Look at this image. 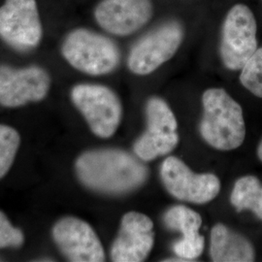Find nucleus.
Masks as SVG:
<instances>
[{
    "label": "nucleus",
    "mask_w": 262,
    "mask_h": 262,
    "mask_svg": "<svg viewBox=\"0 0 262 262\" xmlns=\"http://www.w3.org/2000/svg\"><path fill=\"white\" fill-rule=\"evenodd\" d=\"M148 128L135 142L133 150L143 161L168 155L179 143L178 123L168 104L159 97H152L146 105Z\"/></svg>",
    "instance_id": "423d86ee"
},
{
    "label": "nucleus",
    "mask_w": 262,
    "mask_h": 262,
    "mask_svg": "<svg viewBox=\"0 0 262 262\" xmlns=\"http://www.w3.org/2000/svg\"><path fill=\"white\" fill-rule=\"evenodd\" d=\"M24 243V234L10 224L9 220L0 212V249L19 247Z\"/></svg>",
    "instance_id": "6ab92c4d"
},
{
    "label": "nucleus",
    "mask_w": 262,
    "mask_h": 262,
    "mask_svg": "<svg viewBox=\"0 0 262 262\" xmlns=\"http://www.w3.org/2000/svg\"><path fill=\"white\" fill-rule=\"evenodd\" d=\"M150 0H103L94 12L101 28L115 35H129L151 18Z\"/></svg>",
    "instance_id": "ddd939ff"
},
{
    "label": "nucleus",
    "mask_w": 262,
    "mask_h": 262,
    "mask_svg": "<svg viewBox=\"0 0 262 262\" xmlns=\"http://www.w3.org/2000/svg\"><path fill=\"white\" fill-rule=\"evenodd\" d=\"M19 135L14 128L0 125V179L12 166L19 146Z\"/></svg>",
    "instance_id": "a211bd4d"
},
{
    "label": "nucleus",
    "mask_w": 262,
    "mask_h": 262,
    "mask_svg": "<svg viewBox=\"0 0 262 262\" xmlns=\"http://www.w3.org/2000/svg\"><path fill=\"white\" fill-rule=\"evenodd\" d=\"M0 37L14 48L37 46L42 27L35 0H6L0 7Z\"/></svg>",
    "instance_id": "1a4fd4ad"
},
{
    "label": "nucleus",
    "mask_w": 262,
    "mask_h": 262,
    "mask_svg": "<svg viewBox=\"0 0 262 262\" xmlns=\"http://www.w3.org/2000/svg\"><path fill=\"white\" fill-rule=\"evenodd\" d=\"M203 118L200 134L216 150L239 148L246 137V124L240 104L224 89H209L202 95Z\"/></svg>",
    "instance_id": "f03ea898"
},
{
    "label": "nucleus",
    "mask_w": 262,
    "mask_h": 262,
    "mask_svg": "<svg viewBox=\"0 0 262 262\" xmlns=\"http://www.w3.org/2000/svg\"><path fill=\"white\" fill-rule=\"evenodd\" d=\"M184 38L178 21L171 20L146 34L131 49L128 67L137 75H148L176 54Z\"/></svg>",
    "instance_id": "0eeeda50"
},
{
    "label": "nucleus",
    "mask_w": 262,
    "mask_h": 262,
    "mask_svg": "<svg viewBox=\"0 0 262 262\" xmlns=\"http://www.w3.org/2000/svg\"><path fill=\"white\" fill-rule=\"evenodd\" d=\"M62 54L74 68L91 75L112 72L121 57L119 49L109 38L86 29H77L66 37Z\"/></svg>",
    "instance_id": "7ed1b4c3"
},
{
    "label": "nucleus",
    "mask_w": 262,
    "mask_h": 262,
    "mask_svg": "<svg viewBox=\"0 0 262 262\" xmlns=\"http://www.w3.org/2000/svg\"><path fill=\"white\" fill-rule=\"evenodd\" d=\"M166 190L181 201L205 204L220 193L221 182L214 174H195L181 159L169 157L160 168Z\"/></svg>",
    "instance_id": "6e6552de"
},
{
    "label": "nucleus",
    "mask_w": 262,
    "mask_h": 262,
    "mask_svg": "<svg viewBox=\"0 0 262 262\" xmlns=\"http://www.w3.org/2000/svg\"><path fill=\"white\" fill-rule=\"evenodd\" d=\"M210 256L215 262H251L255 258V252L243 235L217 224L211 231Z\"/></svg>",
    "instance_id": "4468645a"
},
{
    "label": "nucleus",
    "mask_w": 262,
    "mask_h": 262,
    "mask_svg": "<svg viewBox=\"0 0 262 262\" xmlns=\"http://www.w3.org/2000/svg\"><path fill=\"white\" fill-rule=\"evenodd\" d=\"M163 221L168 228L181 232L182 239L190 240L202 236L199 233L202 225L201 215L187 207L179 205L170 208L163 216Z\"/></svg>",
    "instance_id": "dca6fc26"
},
{
    "label": "nucleus",
    "mask_w": 262,
    "mask_h": 262,
    "mask_svg": "<svg viewBox=\"0 0 262 262\" xmlns=\"http://www.w3.org/2000/svg\"><path fill=\"white\" fill-rule=\"evenodd\" d=\"M256 20L252 10L236 4L225 17L221 40V57L229 70H241L257 50Z\"/></svg>",
    "instance_id": "20e7f679"
},
{
    "label": "nucleus",
    "mask_w": 262,
    "mask_h": 262,
    "mask_svg": "<svg viewBox=\"0 0 262 262\" xmlns=\"http://www.w3.org/2000/svg\"><path fill=\"white\" fill-rule=\"evenodd\" d=\"M257 157L258 159H260V161L262 162V140L260 141L258 147H257Z\"/></svg>",
    "instance_id": "aec40b11"
},
{
    "label": "nucleus",
    "mask_w": 262,
    "mask_h": 262,
    "mask_svg": "<svg viewBox=\"0 0 262 262\" xmlns=\"http://www.w3.org/2000/svg\"><path fill=\"white\" fill-rule=\"evenodd\" d=\"M240 82L253 95L262 98V47L257 48L241 69Z\"/></svg>",
    "instance_id": "f3484780"
},
{
    "label": "nucleus",
    "mask_w": 262,
    "mask_h": 262,
    "mask_svg": "<svg viewBox=\"0 0 262 262\" xmlns=\"http://www.w3.org/2000/svg\"><path fill=\"white\" fill-rule=\"evenodd\" d=\"M50 88V78L42 68L31 66L14 69L0 66V103L18 107L43 99Z\"/></svg>",
    "instance_id": "9b49d317"
},
{
    "label": "nucleus",
    "mask_w": 262,
    "mask_h": 262,
    "mask_svg": "<svg viewBox=\"0 0 262 262\" xmlns=\"http://www.w3.org/2000/svg\"><path fill=\"white\" fill-rule=\"evenodd\" d=\"M230 202L238 212L250 210L262 221V186L254 176L237 180L230 195Z\"/></svg>",
    "instance_id": "2eb2a0df"
},
{
    "label": "nucleus",
    "mask_w": 262,
    "mask_h": 262,
    "mask_svg": "<svg viewBox=\"0 0 262 262\" xmlns=\"http://www.w3.org/2000/svg\"><path fill=\"white\" fill-rule=\"evenodd\" d=\"M53 237L57 247L73 262H100L105 260L102 244L93 227L81 219L63 217L56 223Z\"/></svg>",
    "instance_id": "9d476101"
},
{
    "label": "nucleus",
    "mask_w": 262,
    "mask_h": 262,
    "mask_svg": "<svg viewBox=\"0 0 262 262\" xmlns=\"http://www.w3.org/2000/svg\"><path fill=\"white\" fill-rule=\"evenodd\" d=\"M155 244L154 223L148 215L129 212L122 216L121 228L111 250L113 261H144Z\"/></svg>",
    "instance_id": "f8f14e48"
},
{
    "label": "nucleus",
    "mask_w": 262,
    "mask_h": 262,
    "mask_svg": "<svg viewBox=\"0 0 262 262\" xmlns=\"http://www.w3.org/2000/svg\"><path fill=\"white\" fill-rule=\"evenodd\" d=\"M71 97L95 135L109 138L117 131L122 120V104L109 88L78 84L72 90Z\"/></svg>",
    "instance_id": "39448f33"
},
{
    "label": "nucleus",
    "mask_w": 262,
    "mask_h": 262,
    "mask_svg": "<svg viewBox=\"0 0 262 262\" xmlns=\"http://www.w3.org/2000/svg\"><path fill=\"white\" fill-rule=\"evenodd\" d=\"M77 175L85 187L108 194L127 193L147 181L149 170L121 150L85 151L76 162Z\"/></svg>",
    "instance_id": "f257e3e1"
}]
</instances>
